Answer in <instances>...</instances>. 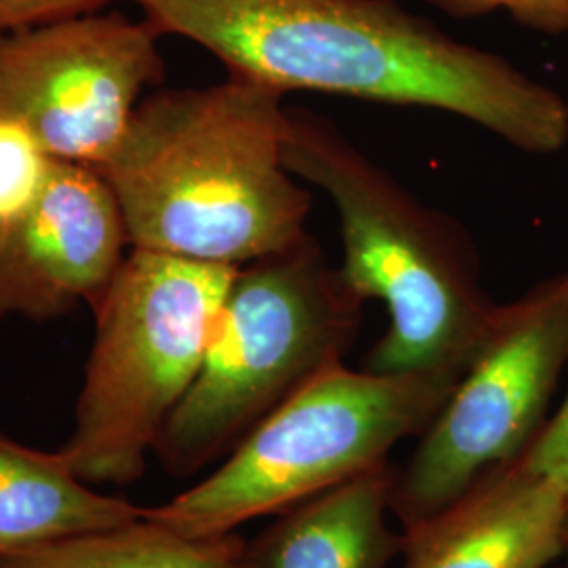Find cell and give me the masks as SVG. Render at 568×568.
Segmentation results:
<instances>
[{
    "label": "cell",
    "instance_id": "2e32d148",
    "mask_svg": "<svg viewBox=\"0 0 568 568\" xmlns=\"http://www.w3.org/2000/svg\"><path fill=\"white\" fill-rule=\"evenodd\" d=\"M122 0H0V32L100 13Z\"/></svg>",
    "mask_w": 568,
    "mask_h": 568
},
{
    "label": "cell",
    "instance_id": "6da1fadb",
    "mask_svg": "<svg viewBox=\"0 0 568 568\" xmlns=\"http://www.w3.org/2000/svg\"><path fill=\"white\" fill-rule=\"evenodd\" d=\"M232 77L281 91L419 105L528 152L568 143V102L511 61L457 41L396 0H122Z\"/></svg>",
    "mask_w": 568,
    "mask_h": 568
},
{
    "label": "cell",
    "instance_id": "8992f818",
    "mask_svg": "<svg viewBox=\"0 0 568 568\" xmlns=\"http://www.w3.org/2000/svg\"><path fill=\"white\" fill-rule=\"evenodd\" d=\"M239 267L131 248L93 304L95 339L61 455L89 485H129L199 375Z\"/></svg>",
    "mask_w": 568,
    "mask_h": 568
},
{
    "label": "cell",
    "instance_id": "5bb4252c",
    "mask_svg": "<svg viewBox=\"0 0 568 568\" xmlns=\"http://www.w3.org/2000/svg\"><path fill=\"white\" fill-rule=\"evenodd\" d=\"M53 163L26 126L0 119V225L34 201Z\"/></svg>",
    "mask_w": 568,
    "mask_h": 568
},
{
    "label": "cell",
    "instance_id": "52a82bcc",
    "mask_svg": "<svg viewBox=\"0 0 568 568\" xmlns=\"http://www.w3.org/2000/svg\"><path fill=\"white\" fill-rule=\"evenodd\" d=\"M568 365V265L499 307L485 345L396 469L392 514L413 525L488 469L520 457L548 422Z\"/></svg>",
    "mask_w": 568,
    "mask_h": 568
},
{
    "label": "cell",
    "instance_id": "ac0fdd59",
    "mask_svg": "<svg viewBox=\"0 0 568 568\" xmlns=\"http://www.w3.org/2000/svg\"><path fill=\"white\" fill-rule=\"evenodd\" d=\"M551 568H568V537H567V546H565V551H562V556L558 558V562L554 565Z\"/></svg>",
    "mask_w": 568,
    "mask_h": 568
},
{
    "label": "cell",
    "instance_id": "8fae6325",
    "mask_svg": "<svg viewBox=\"0 0 568 568\" xmlns=\"http://www.w3.org/2000/svg\"><path fill=\"white\" fill-rule=\"evenodd\" d=\"M396 469L373 467L274 516L244 541L239 568H387L400 537L389 530Z\"/></svg>",
    "mask_w": 568,
    "mask_h": 568
},
{
    "label": "cell",
    "instance_id": "30bf717a",
    "mask_svg": "<svg viewBox=\"0 0 568 568\" xmlns=\"http://www.w3.org/2000/svg\"><path fill=\"white\" fill-rule=\"evenodd\" d=\"M567 537V493L520 455L403 527L400 568H551Z\"/></svg>",
    "mask_w": 568,
    "mask_h": 568
},
{
    "label": "cell",
    "instance_id": "9c48e42d",
    "mask_svg": "<svg viewBox=\"0 0 568 568\" xmlns=\"http://www.w3.org/2000/svg\"><path fill=\"white\" fill-rule=\"evenodd\" d=\"M129 244L121 206L98 169L55 161L34 201L0 225V321H51L93 307Z\"/></svg>",
    "mask_w": 568,
    "mask_h": 568
},
{
    "label": "cell",
    "instance_id": "ba28073f",
    "mask_svg": "<svg viewBox=\"0 0 568 568\" xmlns=\"http://www.w3.org/2000/svg\"><path fill=\"white\" fill-rule=\"evenodd\" d=\"M161 34L121 11L0 32V119L63 163L100 169L164 81Z\"/></svg>",
    "mask_w": 568,
    "mask_h": 568
},
{
    "label": "cell",
    "instance_id": "3957f363",
    "mask_svg": "<svg viewBox=\"0 0 568 568\" xmlns=\"http://www.w3.org/2000/svg\"><path fill=\"white\" fill-rule=\"evenodd\" d=\"M284 164L335 206L347 284L387 310L363 368L457 384L487 342L499 307L480 283L469 234L419 201L326 116L288 108Z\"/></svg>",
    "mask_w": 568,
    "mask_h": 568
},
{
    "label": "cell",
    "instance_id": "e0dca14e",
    "mask_svg": "<svg viewBox=\"0 0 568 568\" xmlns=\"http://www.w3.org/2000/svg\"><path fill=\"white\" fill-rule=\"evenodd\" d=\"M523 455L568 495V389L560 408L548 417Z\"/></svg>",
    "mask_w": 568,
    "mask_h": 568
},
{
    "label": "cell",
    "instance_id": "7a4b0ae2",
    "mask_svg": "<svg viewBox=\"0 0 568 568\" xmlns=\"http://www.w3.org/2000/svg\"><path fill=\"white\" fill-rule=\"evenodd\" d=\"M286 131L262 82L152 89L98 169L131 248L241 267L304 239L312 196L284 164Z\"/></svg>",
    "mask_w": 568,
    "mask_h": 568
},
{
    "label": "cell",
    "instance_id": "7c38bea8",
    "mask_svg": "<svg viewBox=\"0 0 568 568\" xmlns=\"http://www.w3.org/2000/svg\"><path fill=\"white\" fill-rule=\"evenodd\" d=\"M142 516L143 508L84 483L61 450L23 447L0 434V558Z\"/></svg>",
    "mask_w": 568,
    "mask_h": 568
},
{
    "label": "cell",
    "instance_id": "277c9868",
    "mask_svg": "<svg viewBox=\"0 0 568 568\" xmlns=\"http://www.w3.org/2000/svg\"><path fill=\"white\" fill-rule=\"evenodd\" d=\"M365 300L305 234L236 270L196 379L156 445L164 469L192 476L326 366L344 361Z\"/></svg>",
    "mask_w": 568,
    "mask_h": 568
},
{
    "label": "cell",
    "instance_id": "4fadbf2b",
    "mask_svg": "<svg viewBox=\"0 0 568 568\" xmlns=\"http://www.w3.org/2000/svg\"><path fill=\"white\" fill-rule=\"evenodd\" d=\"M236 532L190 537L145 516L100 532L0 558V568H239Z\"/></svg>",
    "mask_w": 568,
    "mask_h": 568
},
{
    "label": "cell",
    "instance_id": "5b68a950",
    "mask_svg": "<svg viewBox=\"0 0 568 568\" xmlns=\"http://www.w3.org/2000/svg\"><path fill=\"white\" fill-rule=\"evenodd\" d=\"M455 384L427 375H386L326 366L267 413L220 467L194 487L145 509L190 537L230 535L276 516L373 467L419 436Z\"/></svg>",
    "mask_w": 568,
    "mask_h": 568
},
{
    "label": "cell",
    "instance_id": "9a60e30c",
    "mask_svg": "<svg viewBox=\"0 0 568 568\" xmlns=\"http://www.w3.org/2000/svg\"><path fill=\"white\" fill-rule=\"evenodd\" d=\"M450 16L478 18L504 11L520 26L544 32H568V0H427Z\"/></svg>",
    "mask_w": 568,
    "mask_h": 568
}]
</instances>
